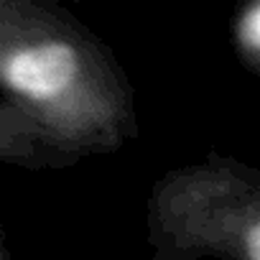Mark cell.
I'll use <instances>...</instances> for the list:
<instances>
[{
	"instance_id": "obj_1",
	"label": "cell",
	"mask_w": 260,
	"mask_h": 260,
	"mask_svg": "<svg viewBox=\"0 0 260 260\" xmlns=\"http://www.w3.org/2000/svg\"><path fill=\"white\" fill-rule=\"evenodd\" d=\"M0 97L69 164L138 136L133 87L112 51L44 0H0Z\"/></svg>"
},
{
	"instance_id": "obj_2",
	"label": "cell",
	"mask_w": 260,
	"mask_h": 260,
	"mask_svg": "<svg viewBox=\"0 0 260 260\" xmlns=\"http://www.w3.org/2000/svg\"><path fill=\"white\" fill-rule=\"evenodd\" d=\"M148 242L161 260H260V179L232 158L164 174L148 199Z\"/></svg>"
},
{
	"instance_id": "obj_3",
	"label": "cell",
	"mask_w": 260,
	"mask_h": 260,
	"mask_svg": "<svg viewBox=\"0 0 260 260\" xmlns=\"http://www.w3.org/2000/svg\"><path fill=\"white\" fill-rule=\"evenodd\" d=\"M0 161L23 169H44V166H67L41 130L11 102L0 97Z\"/></svg>"
},
{
	"instance_id": "obj_4",
	"label": "cell",
	"mask_w": 260,
	"mask_h": 260,
	"mask_svg": "<svg viewBox=\"0 0 260 260\" xmlns=\"http://www.w3.org/2000/svg\"><path fill=\"white\" fill-rule=\"evenodd\" d=\"M230 34L240 64L250 74H260V3L257 0H247L242 8H237Z\"/></svg>"
}]
</instances>
